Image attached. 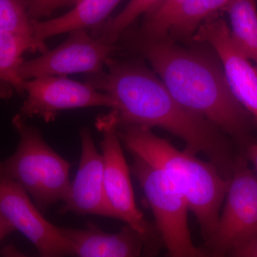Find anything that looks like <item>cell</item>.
<instances>
[{"instance_id": "obj_13", "label": "cell", "mask_w": 257, "mask_h": 257, "mask_svg": "<svg viewBox=\"0 0 257 257\" xmlns=\"http://www.w3.org/2000/svg\"><path fill=\"white\" fill-rule=\"evenodd\" d=\"M72 243L76 257H141L144 242L140 235L130 226H124L109 234L89 223L84 229L59 227Z\"/></svg>"}, {"instance_id": "obj_3", "label": "cell", "mask_w": 257, "mask_h": 257, "mask_svg": "<svg viewBox=\"0 0 257 257\" xmlns=\"http://www.w3.org/2000/svg\"><path fill=\"white\" fill-rule=\"evenodd\" d=\"M121 127L118 135L130 153L163 172L182 193L207 241L217 224L229 179L210 162L177 150L151 128L136 125Z\"/></svg>"}, {"instance_id": "obj_12", "label": "cell", "mask_w": 257, "mask_h": 257, "mask_svg": "<svg viewBox=\"0 0 257 257\" xmlns=\"http://www.w3.org/2000/svg\"><path fill=\"white\" fill-rule=\"evenodd\" d=\"M82 155L77 175L61 207L60 214H94L116 219L106 198L104 159L96 150L89 130L80 131Z\"/></svg>"}, {"instance_id": "obj_4", "label": "cell", "mask_w": 257, "mask_h": 257, "mask_svg": "<svg viewBox=\"0 0 257 257\" xmlns=\"http://www.w3.org/2000/svg\"><path fill=\"white\" fill-rule=\"evenodd\" d=\"M13 123L20 143L11 157L0 162V176L23 187L42 211L63 202L70 188V164L47 145L39 130L27 124L23 115H16Z\"/></svg>"}, {"instance_id": "obj_23", "label": "cell", "mask_w": 257, "mask_h": 257, "mask_svg": "<svg viewBox=\"0 0 257 257\" xmlns=\"http://www.w3.org/2000/svg\"><path fill=\"white\" fill-rule=\"evenodd\" d=\"M15 228L0 212V241L4 239L10 233L15 231Z\"/></svg>"}, {"instance_id": "obj_1", "label": "cell", "mask_w": 257, "mask_h": 257, "mask_svg": "<svg viewBox=\"0 0 257 257\" xmlns=\"http://www.w3.org/2000/svg\"><path fill=\"white\" fill-rule=\"evenodd\" d=\"M102 72L86 82L114 102L118 128L136 125L167 130L182 139L187 152L205 155L225 178L234 165L217 128L176 100L162 80L141 64L109 59Z\"/></svg>"}, {"instance_id": "obj_9", "label": "cell", "mask_w": 257, "mask_h": 257, "mask_svg": "<svg viewBox=\"0 0 257 257\" xmlns=\"http://www.w3.org/2000/svg\"><path fill=\"white\" fill-rule=\"evenodd\" d=\"M0 212L37 248L41 257H76L72 243L32 204L14 181L0 176Z\"/></svg>"}, {"instance_id": "obj_7", "label": "cell", "mask_w": 257, "mask_h": 257, "mask_svg": "<svg viewBox=\"0 0 257 257\" xmlns=\"http://www.w3.org/2000/svg\"><path fill=\"white\" fill-rule=\"evenodd\" d=\"M96 126L102 133L101 142L104 159V188L108 202L116 219L124 221L141 236L144 251L153 248L154 229L135 202L130 170L126 164L113 112L98 118Z\"/></svg>"}, {"instance_id": "obj_21", "label": "cell", "mask_w": 257, "mask_h": 257, "mask_svg": "<svg viewBox=\"0 0 257 257\" xmlns=\"http://www.w3.org/2000/svg\"><path fill=\"white\" fill-rule=\"evenodd\" d=\"M69 4V0H31L29 15L32 20L47 17L57 8Z\"/></svg>"}, {"instance_id": "obj_6", "label": "cell", "mask_w": 257, "mask_h": 257, "mask_svg": "<svg viewBox=\"0 0 257 257\" xmlns=\"http://www.w3.org/2000/svg\"><path fill=\"white\" fill-rule=\"evenodd\" d=\"M224 201L215 229L206 241L209 257H226L257 237V177L242 161L234 165Z\"/></svg>"}, {"instance_id": "obj_15", "label": "cell", "mask_w": 257, "mask_h": 257, "mask_svg": "<svg viewBox=\"0 0 257 257\" xmlns=\"http://www.w3.org/2000/svg\"><path fill=\"white\" fill-rule=\"evenodd\" d=\"M223 11L229 16L236 47L257 65L256 0H231Z\"/></svg>"}, {"instance_id": "obj_24", "label": "cell", "mask_w": 257, "mask_h": 257, "mask_svg": "<svg viewBox=\"0 0 257 257\" xmlns=\"http://www.w3.org/2000/svg\"><path fill=\"white\" fill-rule=\"evenodd\" d=\"M1 254L3 257H30L20 252L18 248L13 244H8L5 246L2 250Z\"/></svg>"}, {"instance_id": "obj_20", "label": "cell", "mask_w": 257, "mask_h": 257, "mask_svg": "<svg viewBox=\"0 0 257 257\" xmlns=\"http://www.w3.org/2000/svg\"><path fill=\"white\" fill-rule=\"evenodd\" d=\"M30 2L31 0H0V31L34 39L32 20L29 15Z\"/></svg>"}, {"instance_id": "obj_25", "label": "cell", "mask_w": 257, "mask_h": 257, "mask_svg": "<svg viewBox=\"0 0 257 257\" xmlns=\"http://www.w3.org/2000/svg\"><path fill=\"white\" fill-rule=\"evenodd\" d=\"M247 157L252 162L257 173V145H250L247 149Z\"/></svg>"}, {"instance_id": "obj_17", "label": "cell", "mask_w": 257, "mask_h": 257, "mask_svg": "<svg viewBox=\"0 0 257 257\" xmlns=\"http://www.w3.org/2000/svg\"><path fill=\"white\" fill-rule=\"evenodd\" d=\"M231 0H191L171 27L168 39L192 37L208 19L218 16Z\"/></svg>"}, {"instance_id": "obj_10", "label": "cell", "mask_w": 257, "mask_h": 257, "mask_svg": "<svg viewBox=\"0 0 257 257\" xmlns=\"http://www.w3.org/2000/svg\"><path fill=\"white\" fill-rule=\"evenodd\" d=\"M27 99L21 108L23 116H37L46 122L53 121L60 111L77 108L106 106L114 109V102L105 93L87 83L64 77L49 76L24 81Z\"/></svg>"}, {"instance_id": "obj_11", "label": "cell", "mask_w": 257, "mask_h": 257, "mask_svg": "<svg viewBox=\"0 0 257 257\" xmlns=\"http://www.w3.org/2000/svg\"><path fill=\"white\" fill-rule=\"evenodd\" d=\"M216 51L231 92L257 120V69L236 47L227 24L216 16L205 20L192 36Z\"/></svg>"}, {"instance_id": "obj_26", "label": "cell", "mask_w": 257, "mask_h": 257, "mask_svg": "<svg viewBox=\"0 0 257 257\" xmlns=\"http://www.w3.org/2000/svg\"><path fill=\"white\" fill-rule=\"evenodd\" d=\"M81 0H69V4H72L75 5L77 3H79Z\"/></svg>"}, {"instance_id": "obj_8", "label": "cell", "mask_w": 257, "mask_h": 257, "mask_svg": "<svg viewBox=\"0 0 257 257\" xmlns=\"http://www.w3.org/2000/svg\"><path fill=\"white\" fill-rule=\"evenodd\" d=\"M114 45L105 43L85 30L70 32L68 38L58 47L42 55L24 61L19 74L23 80L37 77L102 72L114 52Z\"/></svg>"}, {"instance_id": "obj_14", "label": "cell", "mask_w": 257, "mask_h": 257, "mask_svg": "<svg viewBox=\"0 0 257 257\" xmlns=\"http://www.w3.org/2000/svg\"><path fill=\"white\" fill-rule=\"evenodd\" d=\"M121 0H81L68 13L46 21L32 20L34 39L41 49L46 52L45 40L50 37L99 26Z\"/></svg>"}, {"instance_id": "obj_22", "label": "cell", "mask_w": 257, "mask_h": 257, "mask_svg": "<svg viewBox=\"0 0 257 257\" xmlns=\"http://www.w3.org/2000/svg\"><path fill=\"white\" fill-rule=\"evenodd\" d=\"M229 254L230 257H257V237L233 248Z\"/></svg>"}, {"instance_id": "obj_2", "label": "cell", "mask_w": 257, "mask_h": 257, "mask_svg": "<svg viewBox=\"0 0 257 257\" xmlns=\"http://www.w3.org/2000/svg\"><path fill=\"white\" fill-rule=\"evenodd\" d=\"M140 45V51L181 105L229 135L239 136L243 133L246 111L231 92L222 66L169 40H141Z\"/></svg>"}, {"instance_id": "obj_19", "label": "cell", "mask_w": 257, "mask_h": 257, "mask_svg": "<svg viewBox=\"0 0 257 257\" xmlns=\"http://www.w3.org/2000/svg\"><path fill=\"white\" fill-rule=\"evenodd\" d=\"M160 1L162 0H130L119 14L98 26L93 36L105 43L114 45L140 15L146 14Z\"/></svg>"}, {"instance_id": "obj_18", "label": "cell", "mask_w": 257, "mask_h": 257, "mask_svg": "<svg viewBox=\"0 0 257 257\" xmlns=\"http://www.w3.org/2000/svg\"><path fill=\"white\" fill-rule=\"evenodd\" d=\"M191 0H162L145 15L140 30L141 40H167L171 27Z\"/></svg>"}, {"instance_id": "obj_16", "label": "cell", "mask_w": 257, "mask_h": 257, "mask_svg": "<svg viewBox=\"0 0 257 257\" xmlns=\"http://www.w3.org/2000/svg\"><path fill=\"white\" fill-rule=\"evenodd\" d=\"M37 51L42 52L32 37L0 31V84L24 92V80L19 74L24 62L23 56Z\"/></svg>"}, {"instance_id": "obj_5", "label": "cell", "mask_w": 257, "mask_h": 257, "mask_svg": "<svg viewBox=\"0 0 257 257\" xmlns=\"http://www.w3.org/2000/svg\"><path fill=\"white\" fill-rule=\"evenodd\" d=\"M133 157L130 172L145 192L170 256L209 257L193 244L187 220L188 204L182 193L163 172Z\"/></svg>"}]
</instances>
